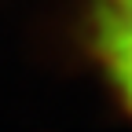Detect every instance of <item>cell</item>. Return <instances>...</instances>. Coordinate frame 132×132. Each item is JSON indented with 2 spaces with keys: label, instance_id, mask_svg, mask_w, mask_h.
Listing matches in <instances>:
<instances>
[{
  "label": "cell",
  "instance_id": "cell-1",
  "mask_svg": "<svg viewBox=\"0 0 132 132\" xmlns=\"http://www.w3.org/2000/svg\"><path fill=\"white\" fill-rule=\"evenodd\" d=\"M92 37L121 99L132 106V0H95Z\"/></svg>",
  "mask_w": 132,
  "mask_h": 132
}]
</instances>
